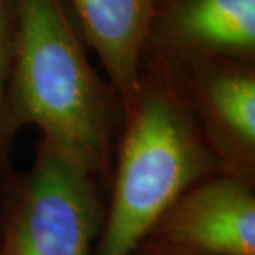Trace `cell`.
Wrapping results in <instances>:
<instances>
[{"mask_svg":"<svg viewBox=\"0 0 255 255\" xmlns=\"http://www.w3.org/2000/svg\"><path fill=\"white\" fill-rule=\"evenodd\" d=\"M145 55L254 63L255 0H156Z\"/></svg>","mask_w":255,"mask_h":255,"instance_id":"cell-6","label":"cell"},{"mask_svg":"<svg viewBox=\"0 0 255 255\" xmlns=\"http://www.w3.org/2000/svg\"><path fill=\"white\" fill-rule=\"evenodd\" d=\"M111 92L94 71L63 0H16L6 92L10 140L34 125L47 145L92 176H110Z\"/></svg>","mask_w":255,"mask_h":255,"instance_id":"cell-1","label":"cell"},{"mask_svg":"<svg viewBox=\"0 0 255 255\" xmlns=\"http://www.w3.org/2000/svg\"><path fill=\"white\" fill-rule=\"evenodd\" d=\"M187 255H255L253 182L224 173L193 184L143 241Z\"/></svg>","mask_w":255,"mask_h":255,"instance_id":"cell-5","label":"cell"},{"mask_svg":"<svg viewBox=\"0 0 255 255\" xmlns=\"http://www.w3.org/2000/svg\"><path fill=\"white\" fill-rule=\"evenodd\" d=\"M97 53L124 115L135 104L156 0H65Z\"/></svg>","mask_w":255,"mask_h":255,"instance_id":"cell-7","label":"cell"},{"mask_svg":"<svg viewBox=\"0 0 255 255\" xmlns=\"http://www.w3.org/2000/svg\"><path fill=\"white\" fill-rule=\"evenodd\" d=\"M152 57V55H150ZM157 58V57H156ZM162 60V58H159ZM186 102L199 114L201 133L224 173L253 182L255 160V71L253 63L230 58L166 61Z\"/></svg>","mask_w":255,"mask_h":255,"instance_id":"cell-4","label":"cell"},{"mask_svg":"<svg viewBox=\"0 0 255 255\" xmlns=\"http://www.w3.org/2000/svg\"><path fill=\"white\" fill-rule=\"evenodd\" d=\"M0 255H92L104 217L94 176L40 140L23 176H6Z\"/></svg>","mask_w":255,"mask_h":255,"instance_id":"cell-3","label":"cell"},{"mask_svg":"<svg viewBox=\"0 0 255 255\" xmlns=\"http://www.w3.org/2000/svg\"><path fill=\"white\" fill-rule=\"evenodd\" d=\"M145 247L147 250L146 255H187L179 253V251H174V250H170V248H164V247L152 246V244H145Z\"/></svg>","mask_w":255,"mask_h":255,"instance_id":"cell-9","label":"cell"},{"mask_svg":"<svg viewBox=\"0 0 255 255\" xmlns=\"http://www.w3.org/2000/svg\"><path fill=\"white\" fill-rule=\"evenodd\" d=\"M16 31V0H0V166L6 167L11 140L6 130V92Z\"/></svg>","mask_w":255,"mask_h":255,"instance_id":"cell-8","label":"cell"},{"mask_svg":"<svg viewBox=\"0 0 255 255\" xmlns=\"http://www.w3.org/2000/svg\"><path fill=\"white\" fill-rule=\"evenodd\" d=\"M140 88L125 114L110 209L95 255H132L159 219L214 164L200 128L162 60L145 55Z\"/></svg>","mask_w":255,"mask_h":255,"instance_id":"cell-2","label":"cell"}]
</instances>
